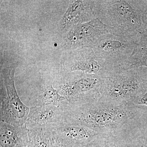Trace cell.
<instances>
[{"label":"cell","instance_id":"6da1fadb","mask_svg":"<svg viewBox=\"0 0 147 147\" xmlns=\"http://www.w3.org/2000/svg\"><path fill=\"white\" fill-rule=\"evenodd\" d=\"M96 18L112 32L130 37L139 35L141 21L131 0L95 1Z\"/></svg>","mask_w":147,"mask_h":147},{"label":"cell","instance_id":"7a4b0ae2","mask_svg":"<svg viewBox=\"0 0 147 147\" xmlns=\"http://www.w3.org/2000/svg\"><path fill=\"white\" fill-rule=\"evenodd\" d=\"M17 63L5 64L1 68V76L5 86L6 94H1L0 119L16 126L24 125L30 108L21 101L15 88L14 76Z\"/></svg>","mask_w":147,"mask_h":147},{"label":"cell","instance_id":"3957f363","mask_svg":"<svg viewBox=\"0 0 147 147\" xmlns=\"http://www.w3.org/2000/svg\"><path fill=\"white\" fill-rule=\"evenodd\" d=\"M138 36H124L110 32L102 35L91 48L105 63L119 69L133 55Z\"/></svg>","mask_w":147,"mask_h":147},{"label":"cell","instance_id":"277c9868","mask_svg":"<svg viewBox=\"0 0 147 147\" xmlns=\"http://www.w3.org/2000/svg\"><path fill=\"white\" fill-rule=\"evenodd\" d=\"M111 32L97 18L79 24L69 31L64 38V46L69 50L91 48L103 35Z\"/></svg>","mask_w":147,"mask_h":147},{"label":"cell","instance_id":"5b68a950","mask_svg":"<svg viewBox=\"0 0 147 147\" xmlns=\"http://www.w3.org/2000/svg\"><path fill=\"white\" fill-rule=\"evenodd\" d=\"M57 146L62 147H90L94 134L87 127L73 123L64 118L49 125Z\"/></svg>","mask_w":147,"mask_h":147},{"label":"cell","instance_id":"8992f818","mask_svg":"<svg viewBox=\"0 0 147 147\" xmlns=\"http://www.w3.org/2000/svg\"><path fill=\"white\" fill-rule=\"evenodd\" d=\"M74 51L69 67L70 72L81 71L84 74H95L105 79L117 70L98 57L92 48Z\"/></svg>","mask_w":147,"mask_h":147},{"label":"cell","instance_id":"52a82bcc","mask_svg":"<svg viewBox=\"0 0 147 147\" xmlns=\"http://www.w3.org/2000/svg\"><path fill=\"white\" fill-rule=\"evenodd\" d=\"M100 77L95 74H87L69 76L61 82L58 91L69 102H76L85 93L102 84L103 80L100 79Z\"/></svg>","mask_w":147,"mask_h":147},{"label":"cell","instance_id":"ba28073f","mask_svg":"<svg viewBox=\"0 0 147 147\" xmlns=\"http://www.w3.org/2000/svg\"><path fill=\"white\" fill-rule=\"evenodd\" d=\"M96 18L95 1H71L61 22V28L65 32L73 27Z\"/></svg>","mask_w":147,"mask_h":147},{"label":"cell","instance_id":"9c48e42d","mask_svg":"<svg viewBox=\"0 0 147 147\" xmlns=\"http://www.w3.org/2000/svg\"><path fill=\"white\" fill-rule=\"evenodd\" d=\"M63 111L60 106L54 105L35 106L30 108L25 125L28 130L53 124L63 120Z\"/></svg>","mask_w":147,"mask_h":147},{"label":"cell","instance_id":"30bf717a","mask_svg":"<svg viewBox=\"0 0 147 147\" xmlns=\"http://www.w3.org/2000/svg\"><path fill=\"white\" fill-rule=\"evenodd\" d=\"M28 132L25 125L16 126L0 122V147H27Z\"/></svg>","mask_w":147,"mask_h":147},{"label":"cell","instance_id":"8fae6325","mask_svg":"<svg viewBox=\"0 0 147 147\" xmlns=\"http://www.w3.org/2000/svg\"><path fill=\"white\" fill-rule=\"evenodd\" d=\"M27 147H57L49 125L29 130Z\"/></svg>","mask_w":147,"mask_h":147},{"label":"cell","instance_id":"7c38bea8","mask_svg":"<svg viewBox=\"0 0 147 147\" xmlns=\"http://www.w3.org/2000/svg\"><path fill=\"white\" fill-rule=\"evenodd\" d=\"M67 102L63 96L59 93L52 85L47 86L38 95L36 100V106L54 105L60 107Z\"/></svg>","mask_w":147,"mask_h":147},{"label":"cell","instance_id":"4fadbf2b","mask_svg":"<svg viewBox=\"0 0 147 147\" xmlns=\"http://www.w3.org/2000/svg\"><path fill=\"white\" fill-rule=\"evenodd\" d=\"M117 146H116L115 145L106 142L100 144L99 142H93L90 147H119Z\"/></svg>","mask_w":147,"mask_h":147},{"label":"cell","instance_id":"5bb4252c","mask_svg":"<svg viewBox=\"0 0 147 147\" xmlns=\"http://www.w3.org/2000/svg\"><path fill=\"white\" fill-rule=\"evenodd\" d=\"M57 147H62L60 146H57Z\"/></svg>","mask_w":147,"mask_h":147}]
</instances>
